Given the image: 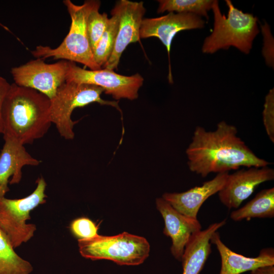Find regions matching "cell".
Returning <instances> with one entry per match:
<instances>
[{"label":"cell","instance_id":"ba28073f","mask_svg":"<svg viewBox=\"0 0 274 274\" xmlns=\"http://www.w3.org/2000/svg\"><path fill=\"white\" fill-rule=\"evenodd\" d=\"M65 82L94 85L102 88L106 94L116 100L126 98L132 100L138 97L144 78L138 73L124 76L106 68L86 70L68 61Z\"/></svg>","mask_w":274,"mask_h":274},{"label":"cell","instance_id":"e0dca14e","mask_svg":"<svg viewBox=\"0 0 274 274\" xmlns=\"http://www.w3.org/2000/svg\"><path fill=\"white\" fill-rule=\"evenodd\" d=\"M226 223V220L214 223L194 233L185 246L181 261L182 274H199L211 254L212 234Z\"/></svg>","mask_w":274,"mask_h":274},{"label":"cell","instance_id":"9c48e42d","mask_svg":"<svg viewBox=\"0 0 274 274\" xmlns=\"http://www.w3.org/2000/svg\"><path fill=\"white\" fill-rule=\"evenodd\" d=\"M68 64L65 60L49 64L37 58L13 67L11 73L18 86L35 89L51 99L65 82Z\"/></svg>","mask_w":274,"mask_h":274},{"label":"cell","instance_id":"4fadbf2b","mask_svg":"<svg viewBox=\"0 0 274 274\" xmlns=\"http://www.w3.org/2000/svg\"><path fill=\"white\" fill-rule=\"evenodd\" d=\"M156 204L164 222L163 233L172 241L171 253L181 261L186 245L194 233L201 230V224L197 219L178 212L162 197L156 199Z\"/></svg>","mask_w":274,"mask_h":274},{"label":"cell","instance_id":"7402d4cb","mask_svg":"<svg viewBox=\"0 0 274 274\" xmlns=\"http://www.w3.org/2000/svg\"><path fill=\"white\" fill-rule=\"evenodd\" d=\"M100 4L96 6L89 13L86 21V30L92 53L104 33L109 20L106 13H100Z\"/></svg>","mask_w":274,"mask_h":274},{"label":"cell","instance_id":"d4e9b609","mask_svg":"<svg viewBox=\"0 0 274 274\" xmlns=\"http://www.w3.org/2000/svg\"><path fill=\"white\" fill-rule=\"evenodd\" d=\"M10 87L11 84L7 80L3 77L0 76V134L3 133V107Z\"/></svg>","mask_w":274,"mask_h":274},{"label":"cell","instance_id":"ffe728a7","mask_svg":"<svg viewBox=\"0 0 274 274\" xmlns=\"http://www.w3.org/2000/svg\"><path fill=\"white\" fill-rule=\"evenodd\" d=\"M106 28L93 51L95 62L100 67L110 57L115 46L119 24V13L114 7L111 12Z\"/></svg>","mask_w":274,"mask_h":274},{"label":"cell","instance_id":"2e32d148","mask_svg":"<svg viewBox=\"0 0 274 274\" xmlns=\"http://www.w3.org/2000/svg\"><path fill=\"white\" fill-rule=\"evenodd\" d=\"M210 242L216 246L221 257L219 274H241L260 266L274 265L272 248L263 249L256 257H248L231 250L221 240L217 231L212 234Z\"/></svg>","mask_w":274,"mask_h":274},{"label":"cell","instance_id":"5bb4252c","mask_svg":"<svg viewBox=\"0 0 274 274\" xmlns=\"http://www.w3.org/2000/svg\"><path fill=\"white\" fill-rule=\"evenodd\" d=\"M228 175V172L218 173L213 179L201 186L181 193H165L162 197L179 213L197 219V215L202 204L208 198L221 190Z\"/></svg>","mask_w":274,"mask_h":274},{"label":"cell","instance_id":"9a60e30c","mask_svg":"<svg viewBox=\"0 0 274 274\" xmlns=\"http://www.w3.org/2000/svg\"><path fill=\"white\" fill-rule=\"evenodd\" d=\"M4 139L5 143L0 153V197L10 190L9 182L10 184L20 182L24 166H38L41 162L29 154L22 144L8 138Z\"/></svg>","mask_w":274,"mask_h":274},{"label":"cell","instance_id":"8fae6325","mask_svg":"<svg viewBox=\"0 0 274 274\" xmlns=\"http://www.w3.org/2000/svg\"><path fill=\"white\" fill-rule=\"evenodd\" d=\"M119 13V24L112 53L104 68L117 69L121 56L131 43L140 40V31L146 9L143 2L120 0L114 6Z\"/></svg>","mask_w":274,"mask_h":274},{"label":"cell","instance_id":"6da1fadb","mask_svg":"<svg viewBox=\"0 0 274 274\" xmlns=\"http://www.w3.org/2000/svg\"><path fill=\"white\" fill-rule=\"evenodd\" d=\"M186 153L189 169L202 177L241 167H261L269 163L260 158L237 135L236 128L222 121L214 131L195 128Z\"/></svg>","mask_w":274,"mask_h":274},{"label":"cell","instance_id":"7a4b0ae2","mask_svg":"<svg viewBox=\"0 0 274 274\" xmlns=\"http://www.w3.org/2000/svg\"><path fill=\"white\" fill-rule=\"evenodd\" d=\"M50 104V99L38 91L11 84L3 107L4 137L23 145L43 138L52 124Z\"/></svg>","mask_w":274,"mask_h":274},{"label":"cell","instance_id":"603a6c76","mask_svg":"<svg viewBox=\"0 0 274 274\" xmlns=\"http://www.w3.org/2000/svg\"><path fill=\"white\" fill-rule=\"evenodd\" d=\"M70 228L72 234L78 240L88 239L98 235V225L87 217L75 219L71 222Z\"/></svg>","mask_w":274,"mask_h":274},{"label":"cell","instance_id":"7c38bea8","mask_svg":"<svg viewBox=\"0 0 274 274\" xmlns=\"http://www.w3.org/2000/svg\"><path fill=\"white\" fill-rule=\"evenodd\" d=\"M274 179V170L267 166L251 167L229 174L218 192L221 202L228 209L238 208L260 184Z\"/></svg>","mask_w":274,"mask_h":274},{"label":"cell","instance_id":"5b68a950","mask_svg":"<svg viewBox=\"0 0 274 274\" xmlns=\"http://www.w3.org/2000/svg\"><path fill=\"white\" fill-rule=\"evenodd\" d=\"M104 89L94 85L65 82L58 89L50 100L49 119L55 125L60 135L65 140H73L75 136L74 125L78 122L71 118L76 108L83 107L93 102L110 106L121 113L117 101H110L101 97Z\"/></svg>","mask_w":274,"mask_h":274},{"label":"cell","instance_id":"277c9868","mask_svg":"<svg viewBox=\"0 0 274 274\" xmlns=\"http://www.w3.org/2000/svg\"><path fill=\"white\" fill-rule=\"evenodd\" d=\"M66 7L71 19L68 34L57 47L38 46L31 51L33 56L44 60L52 57L63 59L74 62L80 63L90 70L101 68L95 62L86 30V21L91 11L99 1L87 0L81 5L74 4L70 0L63 1Z\"/></svg>","mask_w":274,"mask_h":274},{"label":"cell","instance_id":"44dd1931","mask_svg":"<svg viewBox=\"0 0 274 274\" xmlns=\"http://www.w3.org/2000/svg\"><path fill=\"white\" fill-rule=\"evenodd\" d=\"M212 0H159L158 13L165 11L178 13H192L209 19L208 12L212 9Z\"/></svg>","mask_w":274,"mask_h":274},{"label":"cell","instance_id":"3957f363","mask_svg":"<svg viewBox=\"0 0 274 274\" xmlns=\"http://www.w3.org/2000/svg\"><path fill=\"white\" fill-rule=\"evenodd\" d=\"M225 2L228 7L227 17L221 13L218 1H213L214 28L204 41L202 52L212 54L219 49L233 46L248 54L259 32L258 19L252 14L244 13L235 8L230 1Z\"/></svg>","mask_w":274,"mask_h":274},{"label":"cell","instance_id":"8992f818","mask_svg":"<svg viewBox=\"0 0 274 274\" xmlns=\"http://www.w3.org/2000/svg\"><path fill=\"white\" fill-rule=\"evenodd\" d=\"M81 256L92 260H109L120 265H138L150 253L147 240L126 232L113 235H98L88 239H79Z\"/></svg>","mask_w":274,"mask_h":274},{"label":"cell","instance_id":"ac0fdd59","mask_svg":"<svg viewBox=\"0 0 274 274\" xmlns=\"http://www.w3.org/2000/svg\"><path fill=\"white\" fill-rule=\"evenodd\" d=\"M274 217V188L262 190L243 207L233 211L230 218L235 221L253 218Z\"/></svg>","mask_w":274,"mask_h":274},{"label":"cell","instance_id":"d6986e66","mask_svg":"<svg viewBox=\"0 0 274 274\" xmlns=\"http://www.w3.org/2000/svg\"><path fill=\"white\" fill-rule=\"evenodd\" d=\"M31 264L18 255L0 229V274H30Z\"/></svg>","mask_w":274,"mask_h":274},{"label":"cell","instance_id":"484cf974","mask_svg":"<svg viewBox=\"0 0 274 274\" xmlns=\"http://www.w3.org/2000/svg\"><path fill=\"white\" fill-rule=\"evenodd\" d=\"M251 274H274V265L257 267L251 270Z\"/></svg>","mask_w":274,"mask_h":274},{"label":"cell","instance_id":"cb8c5ba5","mask_svg":"<svg viewBox=\"0 0 274 274\" xmlns=\"http://www.w3.org/2000/svg\"><path fill=\"white\" fill-rule=\"evenodd\" d=\"M263 122L270 140L274 142V89L269 90L265 98Z\"/></svg>","mask_w":274,"mask_h":274},{"label":"cell","instance_id":"30bf717a","mask_svg":"<svg viewBox=\"0 0 274 274\" xmlns=\"http://www.w3.org/2000/svg\"><path fill=\"white\" fill-rule=\"evenodd\" d=\"M204 20L200 16L192 13L169 12L161 17L143 19L140 31V39L156 37L166 48L169 62L168 78L169 83H173L170 61L173 39L181 31L201 28L204 26Z\"/></svg>","mask_w":274,"mask_h":274},{"label":"cell","instance_id":"52a82bcc","mask_svg":"<svg viewBox=\"0 0 274 274\" xmlns=\"http://www.w3.org/2000/svg\"><path fill=\"white\" fill-rule=\"evenodd\" d=\"M37 187L29 195L19 199L0 197V229L4 233L14 249L26 243L34 235L37 227L27 224L30 212L46 202V183L39 178Z\"/></svg>","mask_w":274,"mask_h":274}]
</instances>
